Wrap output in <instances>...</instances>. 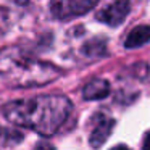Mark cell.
<instances>
[{
    "label": "cell",
    "mask_w": 150,
    "mask_h": 150,
    "mask_svg": "<svg viewBox=\"0 0 150 150\" xmlns=\"http://www.w3.org/2000/svg\"><path fill=\"white\" fill-rule=\"evenodd\" d=\"M108 94H110V82L100 78L89 81L82 91V97L86 100H100V98H105Z\"/></svg>",
    "instance_id": "cell-6"
},
{
    "label": "cell",
    "mask_w": 150,
    "mask_h": 150,
    "mask_svg": "<svg viewBox=\"0 0 150 150\" xmlns=\"http://www.w3.org/2000/svg\"><path fill=\"white\" fill-rule=\"evenodd\" d=\"M142 147H144V149H147V150H150V132H147L145 136H144Z\"/></svg>",
    "instance_id": "cell-9"
},
{
    "label": "cell",
    "mask_w": 150,
    "mask_h": 150,
    "mask_svg": "<svg viewBox=\"0 0 150 150\" xmlns=\"http://www.w3.org/2000/svg\"><path fill=\"white\" fill-rule=\"evenodd\" d=\"M147 42H150V26L140 24L127 34L126 40H124V47L126 49H139V47L145 45Z\"/></svg>",
    "instance_id": "cell-7"
},
{
    "label": "cell",
    "mask_w": 150,
    "mask_h": 150,
    "mask_svg": "<svg viewBox=\"0 0 150 150\" xmlns=\"http://www.w3.org/2000/svg\"><path fill=\"white\" fill-rule=\"evenodd\" d=\"M84 53L87 57H94V58L103 57L105 55V42L100 40V44H97V40H91L89 44L84 45Z\"/></svg>",
    "instance_id": "cell-8"
},
{
    "label": "cell",
    "mask_w": 150,
    "mask_h": 150,
    "mask_svg": "<svg viewBox=\"0 0 150 150\" xmlns=\"http://www.w3.org/2000/svg\"><path fill=\"white\" fill-rule=\"evenodd\" d=\"M73 111V103L65 95H39L11 100L2 107L4 116L11 124L36 131L40 136H53Z\"/></svg>",
    "instance_id": "cell-1"
},
{
    "label": "cell",
    "mask_w": 150,
    "mask_h": 150,
    "mask_svg": "<svg viewBox=\"0 0 150 150\" xmlns=\"http://www.w3.org/2000/svg\"><path fill=\"white\" fill-rule=\"evenodd\" d=\"M7 132H8V129H2V127H0V139H4V142H7Z\"/></svg>",
    "instance_id": "cell-10"
},
{
    "label": "cell",
    "mask_w": 150,
    "mask_h": 150,
    "mask_svg": "<svg viewBox=\"0 0 150 150\" xmlns=\"http://www.w3.org/2000/svg\"><path fill=\"white\" fill-rule=\"evenodd\" d=\"M62 76V69L40 62L20 47L0 50V79L11 87H39Z\"/></svg>",
    "instance_id": "cell-2"
},
{
    "label": "cell",
    "mask_w": 150,
    "mask_h": 150,
    "mask_svg": "<svg viewBox=\"0 0 150 150\" xmlns=\"http://www.w3.org/2000/svg\"><path fill=\"white\" fill-rule=\"evenodd\" d=\"M129 10H131V0H115L105 10L98 11L97 20L111 28H116L127 18Z\"/></svg>",
    "instance_id": "cell-5"
},
{
    "label": "cell",
    "mask_w": 150,
    "mask_h": 150,
    "mask_svg": "<svg viewBox=\"0 0 150 150\" xmlns=\"http://www.w3.org/2000/svg\"><path fill=\"white\" fill-rule=\"evenodd\" d=\"M98 0H52L50 13L57 20H73L95 8Z\"/></svg>",
    "instance_id": "cell-3"
},
{
    "label": "cell",
    "mask_w": 150,
    "mask_h": 150,
    "mask_svg": "<svg viewBox=\"0 0 150 150\" xmlns=\"http://www.w3.org/2000/svg\"><path fill=\"white\" fill-rule=\"evenodd\" d=\"M92 123L94 124H92L91 136H89V144L92 147H102L111 136L116 121L111 116H107L105 113H97L92 116Z\"/></svg>",
    "instance_id": "cell-4"
}]
</instances>
